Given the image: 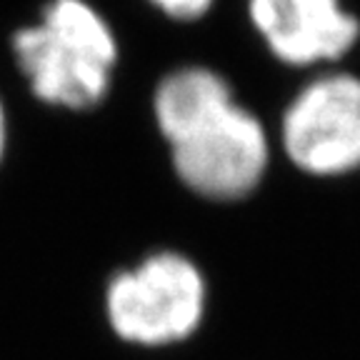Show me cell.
Returning <instances> with one entry per match:
<instances>
[{
    "instance_id": "1",
    "label": "cell",
    "mask_w": 360,
    "mask_h": 360,
    "mask_svg": "<svg viewBox=\"0 0 360 360\" xmlns=\"http://www.w3.org/2000/svg\"><path fill=\"white\" fill-rule=\"evenodd\" d=\"M153 120L178 180L205 200L255 195L276 160V138L265 120L208 65H180L158 80Z\"/></svg>"
},
{
    "instance_id": "2",
    "label": "cell",
    "mask_w": 360,
    "mask_h": 360,
    "mask_svg": "<svg viewBox=\"0 0 360 360\" xmlns=\"http://www.w3.org/2000/svg\"><path fill=\"white\" fill-rule=\"evenodd\" d=\"M15 65L40 103L90 110L105 101L120 60L118 35L88 0H48L38 22L13 35Z\"/></svg>"
},
{
    "instance_id": "3",
    "label": "cell",
    "mask_w": 360,
    "mask_h": 360,
    "mask_svg": "<svg viewBox=\"0 0 360 360\" xmlns=\"http://www.w3.org/2000/svg\"><path fill=\"white\" fill-rule=\"evenodd\" d=\"M276 150L315 183L360 180V68L308 73L278 115Z\"/></svg>"
},
{
    "instance_id": "4",
    "label": "cell",
    "mask_w": 360,
    "mask_h": 360,
    "mask_svg": "<svg viewBox=\"0 0 360 360\" xmlns=\"http://www.w3.org/2000/svg\"><path fill=\"white\" fill-rule=\"evenodd\" d=\"M208 285L200 268L175 250H158L105 288V315L115 335L135 345H170L198 330Z\"/></svg>"
},
{
    "instance_id": "5",
    "label": "cell",
    "mask_w": 360,
    "mask_h": 360,
    "mask_svg": "<svg viewBox=\"0 0 360 360\" xmlns=\"http://www.w3.org/2000/svg\"><path fill=\"white\" fill-rule=\"evenodd\" d=\"M250 28L278 65L315 73L360 56V11L353 0H245Z\"/></svg>"
},
{
    "instance_id": "6",
    "label": "cell",
    "mask_w": 360,
    "mask_h": 360,
    "mask_svg": "<svg viewBox=\"0 0 360 360\" xmlns=\"http://www.w3.org/2000/svg\"><path fill=\"white\" fill-rule=\"evenodd\" d=\"M158 13H163L170 20L193 22L208 15L215 0H148Z\"/></svg>"
},
{
    "instance_id": "7",
    "label": "cell",
    "mask_w": 360,
    "mask_h": 360,
    "mask_svg": "<svg viewBox=\"0 0 360 360\" xmlns=\"http://www.w3.org/2000/svg\"><path fill=\"white\" fill-rule=\"evenodd\" d=\"M8 150V110H6V101L0 96V163L6 158Z\"/></svg>"
}]
</instances>
